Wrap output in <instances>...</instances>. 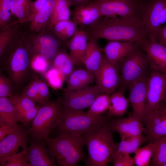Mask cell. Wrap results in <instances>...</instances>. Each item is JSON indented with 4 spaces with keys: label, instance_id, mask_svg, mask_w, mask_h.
<instances>
[{
    "label": "cell",
    "instance_id": "f546056e",
    "mask_svg": "<svg viewBox=\"0 0 166 166\" xmlns=\"http://www.w3.org/2000/svg\"><path fill=\"white\" fill-rule=\"evenodd\" d=\"M55 1L54 8L48 26L50 29L58 22L70 20L72 13L70 9L71 6L67 0H55Z\"/></svg>",
    "mask_w": 166,
    "mask_h": 166
},
{
    "label": "cell",
    "instance_id": "e0dca14e",
    "mask_svg": "<svg viewBox=\"0 0 166 166\" xmlns=\"http://www.w3.org/2000/svg\"><path fill=\"white\" fill-rule=\"evenodd\" d=\"M139 45L148 56L152 69L166 74V46L149 40Z\"/></svg>",
    "mask_w": 166,
    "mask_h": 166
},
{
    "label": "cell",
    "instance_id": "1f68e13d",
    "mask_svg": "<svg viewBox=\"0 0 166 166\" xmlns=\"http://www.w3.org/2000/svg\"><path fill=\"white\" fill-rule=\"evenodd\" d=\"M121 138V141L114 152L122 154H130L134 152L141 145L147 141L146 137L142 134Z\"/></svg>",
    "mask_w": 166,
    "mask_h": 166
},
{
    "label": "cell",
    "instance_id": "ab89813d",
    "mask_svg": "<svg viewBox=\"0 0 166 166\" xmlns=\"http://www.w3.org/2000/svg\"><path fill=\"white\" fill-rule=\"evenodd\" d=\"M9 98L18 111L30 109L36 106L35 102L21 95L14 94Z\"/></svg>",
    "mask_w": 166,
    "mask_h": 166
},
{
    "label": "cell",
    "instance_id": "f35d334b",
    "mask_svg": "<svg viewBox=\"0 0 166 166\" xmlns=\"http://www.w3.org/2000/svg\"><path fill=\"white\" fill-rule=\"evenodd\" d=\"M12 0H0V29H2L13 23L10 12Z\"/></svg>",
    "mask_w": 166,
    "mask_h": 166
},
{
    "label": "cell",
    "instance_id": "74e56055",
    "mask_svg": "<svg viewBox=\"0 0 166 166\" xmlns=\"http://www.w3.org/2000/svg\"><path fill=\"white\" fill-rule=\"evenodd\" d=\"M28 151L23 150L19 153H15L0 162L2 166H30L28 163Z\"/></svg>",
    "mask_w": 166,
    "mask_h": 166
},
{
    "label": "cell",
    "instance_id": "f5cc1de1",
    "mask_svg": "<svg viewBox=\"0 0 166 166\" xmlns=\"http://www.w3.org/2000/svg\"><path fill=\"white\" fill-rule=\"evenodd\" d=\"M163 166H166V164H164V165H163Z\"/></svg>",
    "mask_w": 166,
    "mask_h": 166
},
{
    "label": "cell",
    "instance_id": "277c9868",
    "mask_svg": "<svg viewBox=\"0 0 166 166\" xmlns=\"http://www.w3.org/2000/svg\"><path fill=\"white\" fill-rule=\"evenodd\" d=\"M46 140L48 148L59 166H76L85 157L82 136L60 132L56 138Z\"/></svg>",
    "mask_w": 166,
    "mask_h": 166
},
{
    "label": "cell",
    "instance_id": "7402d4cb",
    "mask_svg": "<svg viewBox=\"0 0 166 166\" xmlns=\"http://www.w3.org/2000/svg\"><path fill=\"white\" fill-rule=\"evenodd\" d=\"M103 55L97 40L89 38L87 46L82 58V63L86 69L96 74L101 64Z\"/></svg>",
    "mask_w": 166,
    "mask_h": 166
},
{
    "label": "cell",
    "instance_id": "603a6c76",
    "mask_svg": "<svg viewBox=\"0 0 166 166\" xmlns=\"http://www.w3.org/2000/svg\"><path fill=\"white\" fill-rule=\"evenodd\" d=\"M88 39V35L85 30L78 29L67 43L69 54L75 65H80L83 64L82 58Z\"/></svg>",
    "mask_w": 166,
    "mask_h": 166
},
{
    "label": "cell",
    "instance_id": "681fc988",
    "mask_svg": "<svg viewBox=\"0 0 166 166\" xmlns=\"http://www.w3.org/2000/svg\"><path fill=\"white\" fill-rule=\"evenodd\" d=\"M0 141L4 138L8 134L11 133L15 129H13L10 127L0 124Z\"/></svg>",
    "mask_w": 166,
    "mask_h": 166
},
{
    "label": "cell",
    "instance_id": "5b68a950",
    "mask_svg": "<svg viewBox=\"0 0 166 166\" xmlns=\"http://www.w3.org/2000/svg\"><path fill=\"white\" fill-rule=\"evenodd\" d=\"M108 122L107 118L102 115L93 116L87 112L69 109L62 105V118L57 128L60 132L81 136Z\"/></svg>",
    "mask_w": 166,
    "mask_h": 166
},
{
    "label": "cell",
    "instance_id": "cb8c5ba5",
    "mask_svg": "<svg viewBox=\"0 0 166 166\" xmlns=\"http://www.w3.org/2000/svg\"><path fill=\"white\" fill-rule=\"evenodd\" d=\"M94 79V74L86 69H75L66 79L67 87L64 91L81 89L89 86Z\"/></svg>",
    "mask_w": 166,
    "mask_h": 166
},
{
    "label": "cell",
    "instance_id": "f6af8a7d",
    "mask_svg": "<svg viewBox=\"0 0 166 166\" xmlns=\"http://www.w3.org/2000/svg\"><path fill=\"white\" fill-rule=\"evenodd\" d=\"M114 166H133L135 165L133 158L129 154H122L114 152L111 158V162Z\"/></svg>",
    "mask_w": 166,
    "mask_h": 166
},
{
    "label": "cell",
    "instance_id": "3957f363",
    "mask_svg": "<svg viewBox=\"0 0 166 166\" xmlns=\"http://www.w3.org/2000/svg\"><path fill=\"white\" fill-rule=\"evenodd\" d=\"M88 155L85 161L88 166H106L117 148L108 122L98 128L82 135Z\"/></svg>",
    "mask_w": 166,
    "mask_h": 166
},
{
    "label": "cell",
    "instance_id": "d6a6232c",
    "mask_svg": "<svg viewBox=\"0 0 166 166\" xmlns=\"http://www.w3.org/2000/svg\"><path fill=\"white\" fill-rule=\"evenodd\" d=\"M77 26L70 19L58 22L51 29L56 36L63 41L71 38L78 29Z\"/></svg>",
    "mask_w": 166,
    "mask_h": 166
},
{
    "label": "cell",
    "instance_id": "44dd1931",
    "mask_svg": "<svg viewBox=\"0 0 166 166\" xmlns=\"http://www.w3.org/2000/svg\"><path fill=\"white\" fill-rule=\"evenodd\" d=\"M71 14L72 21L77 26H89L102 16L98 7L92 1L74 8Z\"/></svg>",
    "mask_w": 166,
    "mask_h": 166
},
{
    "label": "cell",
    "instance_id": "b9f144b4",
    "mask_svg": "<svg viewBox=\"0 0 166 166\" xmlns=\"http://www.w3.org/2000/svg\"><path fill=\"white\" fill-rule=\"evenodd\" d=\"M37 77L29 82L23 88L21 95L28 97L35 102L40 104L36 85V78Z\"/></svg>",
    "mask_w": 166,
    "mask_h": 166
},
{
    "label": "cell",
    "instance_id": "9c48e42d",
    "mask_svg": "<svg viewBox=\"0 0 166 166\" xmlns=\"http://www.w3.org/2000/svg\"><path fill=\"white\" fill-rule=\"evenodd\" d=\"M140 17L148 39L158 41L156 34L166 23V0H143Z\"/></svg>",
    "mask_w": 166,
    "mask_h": 166
},
{
    "label": "cell",
    "instance_id": "60d3db41",
    "mask_svg": "<svg viewBox=\"0 0 166 166\" xmlns=\"http://www.w3.org/2000/svg\"><path fill=\"white\" fill-rule=\"evenodd\" d=\"M31 55L33 69L36 73L43 74L50 67V63L41 56Z\"/></svg>",
    "mask_w": 166,
    "mask_h": 166
},
{
    "label": "cell",
    "instance_id": "52a82bcc",
    "mask_svg": "<svg viewBox=\"0 0 166 166\" xmlns=\"http://www.w3.org/2000/svg\"><path fill=\"white\" fill-rule=\"evenodd\" d=\"M120 82L119 90L124 92L133 84L148 73L149 59L138 44L133 51L118 63Z\"/></svg>",
    "mask_w": 166,
    "mask_h": 166
},
{
    "label": "cell",
    "instance_id": "f1b7e54d",
    "mask_svg": "<svg viewBox=\"0 0 166 166\" xmlns=\"http://www.w3.org/2000/svg\"><path fill=\"white\" fill-rule=\"evenodd\" d=\"M75 65L69 54L63 49H60L58 52L52 60L50 64L51 67L57 69L66 79L75 69Z\"/></svg>",
    "mask_w": 166,
    "mask_h": 166
},
{
    "label": "cell",
    "instance_id": "8992f818",
    "mask_svg": "<svg viewBox=\"0 0 166 166\" xmlns=\"http://www.w3.org/2000/svg\"><path fill=\"white\" fill-rule=\"evenodd\" d=\"M39 104V109L29 133L37 140H46L50 132L61 121L62 104L61 100L58 98Z\"/></svg>",
    "mask_w": 166,
    "mask_h": 166
},
{
    "label": "cell",
    "instance_id": "83f0119b",
    "mask_svg": "<svg viewBox=\"0 0 166 166\" xmlns=\"http://www.w3.org/2000/svg\"><path fill=\"white\" fill-rule=\"evenodd\" d=\"M17 21L0 29V55L9 45L21 38L22 33Z\"/></svg>",
    "mask_w": 166,
    "mask_h": 166
},
{
    "label": "cell",
    "instance_id": "f907efd6",
    "mask_svg": "<svg viewBox=\"0 0 166 166\" xmlns=\"http://www.w3.org/2000/svg\"><path fill=\"white\" fill-rule=\"evenodd\" d=\"M74 9L86 4L93 0H67Z\"/></svg>",
    "mask_w": 166,
    "mask_h": 166
},
{
    "label": "cell",
    "instance_id": "e575fe53",
    "mask_svg": "<svg viewBox=\"0 0 166 166\" xmlns=\"http://www.w3.org/2000/svg\"><path fill=\"white\" fill-rule=\"evenodd\" d=\"M109 96L105 93L98 96L89 107L87 113L94 117L102 115L108 109Z\"/></svg>",
    "mask_w": 166,
    "mask_h": 166
},
{
    "label": "cell",
    "instance_id": "7c38bea8",
    "mask_svg": "<svg viewBox=\"0 0 166 166\" xmlns=\"http://www.w3.org/2000/svg\"><path fill=\"white\" fill-rule=\"evenodd\" d=\"M143 123L145 126L144 133L149 143L166 137V103L163 101L147 114Z\"/></svg>",
    "mask_w": 166,
    "mask_h": 166
},
{
    "label": "cell",
    "instance_id": "c3c4849f",
    "mask_svg": "<svg viewBox=\"0 0 166 166\" xmlns=\"http://www.w3.org/2000/svg\"><path fill=\"white\" fill-rule=\"evenodd\" d=\"M156 38L158 42L166 46V24L158 30L156 34Z\"/></svg>",
    "mask_w": 166,
    "mask_h": 166
},
{
    "label": "cell",
    "instance_id": "4fadbf2b",
    "mask_svg": "<svg viewBox=\"0 0 166 166\" xmlns=\"http://www.w3.org/2000/svg\"><path fill=\"white\" fill-rule=\"evenodd\" d=\"M64 91V96L61 100L63 105L79 110L89 108L98 96L104 93L97 85L89 86L79 90Z\"/></svg>",
    "mask_w": 166,
    "mask_h": 166
},
{
    "label": "cell",
    "instance_id": "ffe728a7",
    "mask_svg": "<svg viewBox=\"0 0 166 166\" xmlns=\"http://www.w3.org/2000/svg\"><path fill=\"white\" fill-rule=\"evenodd\" d=\"M138 45L132 41H109L103 49L104 55L108 61L117 65L132 52Z\"/></svg>",
    "mask_w": 166,
    "mask_h": 166
},
{
    "label": "cell",
    "instance_id": "5bb4252c",
    "mask_svg": "<svg viewBox=\"0 0 166 166\" xmlns=\"http://www.w3.org/2000/svg\"><path fill=\"white\" fill-rule=\"evenodd\" d=\"M97 85L105 93L110 96L118 88L120 75L118 64L115 65L108 61L105 55L98 71L95 75Z\"/></svg>",
    "mask_w": 166,
    "mask_h": 166
},
{
    "label": "cell",
    "instance_id": "4316f807",
    "mask_svg": "<svg viewBox=\"0 0 166 166\" xmlns=\"http://www.w3.org/2000/svg\"><path fill=\"white\" fill-rule=\"evenodd\" d=\"M55 3V0H49L42 9L30 22V31L33 33H39L48 26Z\"/></svg>",
    "mask_w": 166,
    "mask_h": 166
},
{
    "label": "cell",
    "instance_id": "ac0fdd59",
    "mask_svg": "<svg viewBox=\"0 0 166 166\" xmlns=\"http://www.w3.org/2000/svg\"><path fill=\"white\" fill-rule=\"evenodd\" d=\"M112 131L118 132L121 138L142 135L144 130L143 123L138 119L131 115L124 118H119L109 123Z\"/></svg>",
    "mask_w": 166,
    "mask_h": 166
},
{
    "label": "cell",
    "instance_id": "6da1fadb",
    "mask_svg": "<svg viewBox=\"0 0 166 166\" xmlns=\"http://www.w3.org/2000/svg\"><path fill=\"white\" fill-rule=\"evenodd\" d=\"M89 38L98 40L132 41L138 45L149 40L140 17L101 16L85 30Z\"/></svg>",
    "mask_w": 166,
    "mask_h": 166
},
{
    "label": "cell",
    "instance_id": "bcb514c9",
    "mask_svg": "<svg viewBox=\"0 0 166 166\" xmlns=\"http://www.w3.org/2000/svg\"><path fill=\"white\" fill-rule=\"evenodd\" d=\"M39 107L40 105L38 104L32 109L23 111H17L19 121L21 122L25 126L27 125L35 117Z\"/></svg>",
    "mask_w": 166,
    "mask_h": 166
},
{
    "label": "cell",
    "instance_id": "816d5d0a",
    "mask_svg": "<svg viewBox=\"0 0 166 166\" xmlns=\"http://www.w3.org/2000/svg\"><path fill=\"white\" fill-rule=\"evenodd\" d=\"M164 103H166V97H165L164 100Z\"/></svg>",
    "mask_w": 166,
    "mask_h": 166
},
{
    "label": "cell",
    "instance_id": "7bdbcfd3",
    "mask_svg": "<svg viewBox=\"0 0 166 166\" xmlns=\"http://www.w3.org/2000/svg\"><path fill=\"white\" fill-rule=\"evenodd\" d=\"M14 88L10 79L0 72V97H9L13 95Z\"/></svg>",
    "mask_w": 166,
    "mask_h": 166
},
{
    "label": "cell",
    "instance_id": "d4e9b609",
    "mask_svg": "<svg viewBox=\"0 0 166 166\" xmlns=\"http://www.w3.org/2000/svg\"><path fill=\"white\" fill-rule=\"evenodd\" d=\"M19 121L17 109L10 101L9 97H0V124L16 129L19 126Z\"/></svg>",
    "mask_w": 166,
    "mask_h": 166
},
{
    "label": "cell",
    "instance_id": "8d00e7d4",
    "mask_svg": "<svg viewBox=\"0 0 166 166\" xmlns=\"http://www.w3.org/2000/svg\"><path fill=\"white\" fill-rule=\"evenodd\" d=\"M43 75L48 84L55 89L61 88L64 81L66 80L57 69L52 67L50 66Z\"/></svg>",
    "mask_w": 166,
    "mask_h": 166
},
{
    "label": "cell",
    "instance_id": "ee69618b",
    "mask_svg": "<svg viewBox=\"0 0 166 166\" xmlns=\"http://www.w3.org/2000/svg\"><path fill=\"white\" fill-rule=\"evenodd\" d=\"M36 82L40 104L49 101L50 94L48 84L45 81L37 76L36 78Z\"/></svg>",
    "mask_w": 166,
    "mask_h": 166
},
{
    "label": "cell",
    "instance_id": "836d02e7",
    "mask_svg": "<svg viewBox=\"0 0 166 166\" xmlns=\"http://www.w3.org/2000/svg\"><path fill=\"white\" fill-rule=\"evenodd\" d=\"M152 144L153 153L151 165L163 166L166 164V137L159 138Z\"/></svg>",
    "mask_w": 166,
    "mask_h": 166
},
{
    "label": "cell",
    "instance_id": "ba28073f",
    "mask_svg": "<svg viewBox=\"0 0 166 166\" xmlns=\"http://www.w3.org/2000/svg\"><path fill=\"white\" fill-rule=\"evenodd\" d=\"M22 39L32 55L42 57L50 63L60 50V40L52 29L48 26L40 32L35 33L29 30L22 33Z\"/></svg>",
    "mask_w": 166,
    "mask_h": 166
},
{
    "label": "cell",
    "instance_id": "7a4b0ae2",
    "mask_svg": "<svg viewBox=\"0 0 166 166\" xmlns=\"http://www.w3.org/2000/svg\"><path fill=\"white\" fill-rule=\"evenodd\" d=\"M31 60L22 38L7 46L0 55V72H6L14 90H18L37 76L32 68Z\"/></svg>",
    "mask_w": 166,
    "mask_h": 166
},
{
    "label": "cell",
    "instance_id": "8fae6325",
    "mask_svg": "<svg viewBox=\"0 0 166 166\" xmlns=\"http://www.w3.org/2000/svg\"><path fill=\"white\" fill-rule=\"evenodd\" d=\"M166 95V74L152 70L147 81L146 115L164 101Z\"/></svg>",
    "mask_w": 166,
    "mask_h": 166
},
{
    "label": "cell",
    "instance_id": "d590c367",
    "mask_svg": "<svg viewBox=\"0 0 166 166\" xmlns=\"http://www.w3.org/2000/svg\"><path fill=\"white\" fill-rule=\"evenodd\" d=\"M153 147L152 143H149L147 145L139 148L135 152L133 158L135 165L137 166L149 165L153 155Z\"/></svg>",
    "mask_w": 166,
    "mask_h": 166
},
{
    "label": "cell",
    "instance_id": "2e32d148",
    "mask_svg": "<svg viewBox=\"0 0 166 166\" xmlns=\"http://www.w3.org/2000/svg\"><path fill=\"white\" fill-rule=\"evenodd\" d=\"M29 132L19 127L8 134L0 142V162L14 154L17 153L21 147L28 151L27 135Z\"/></svg>",
    "mask_w": 166,
    "mask_h": 166
},
{
    "label": "cell",
    "instance_id": "30bf717a",
    "mask_svg": "<svg viewBox=\"0 0 166 166\" xmlns=\"http://www.w3.org/2000/svg\"><path fill=\"white\" fill-rule=\"evenodd\" d=\"M142 0H93L92 1L98 7L102 16L140 18Z\"/></svg>",
    "mask_w": 166,
    "mask_h": 166
},
{
    "label": "cell",
    "instance_id": "7dc6e473",
    "mask_svg": "<svg viewBox=\"0 0 166 166\" xmlns=\"http://www.w3.org/2000/svg\"><path fill=\"white\" fill-rule=\"evenodd\" d=\"M49 0H36L30 3L31 14L27 22H30L42 9Z\"/></svg>",
    "mask_w": 166,
    "mask_h": 166
},
{
    "label": "cell",
    "instance_id": "d6986e66",
    "mask_svg": "<svg viewBox=\"0 0 166 166\" xmlns=\"http://www.w3.org/2000/svg\"><path fill=\"white\" fill-rule=\"evenodd\" d=\"M27 159L30 166H57L56 160L42 143L38 141L30 143L28 150Z\"/></svg>",
    "mask_w": 166,
    "mask_h": 166
},
{
    "label": "cell",
    "instance_id": "484cf974",
    "mask_svg": "<svg viewBox=\"0 0 166 166\" xmlns=\"http://www.w3.org/2000/svg\"><path fill=\"white\" fill-rule=\"evenodd\" d=\"M121 90L115 92L109 96V105L107 112L108 117L123 116L128 108L129 101Z\"/></svg>",
    "mask_w": 166,
    "mask_h": 166
},
{
    "label": "cell",
    "instance_id": "9a60e30c",
    "mask_svg": "<svg viewBox=\"0 0 166 166\" xmlns=\"http://www.w3.org/2000/svg\"><path fill=\"white\" fill-rule=\"evenodd\" d=\"M148 73L132 85L129 90V100L132 108L131 115L142 123L146 116V85Z\"/></svg>",
    "mask_w": 166,
    "mask_h": 166
},
{
    "label": "cell",
    "instance_id": "4dcf8cb0",
    "mask_svg": "<svg viewBox=\"0 0 166 166\" xmlns=\"http://www.w3.org/2000/svg\"><path fill=\"white\" fill-rule=\"evenodd\" d=\"M31 0H12L10 12L12 15L16 17L18 23L28 22L31 14Z\"/></svg>",
    "mask_w": 166,
    "mask_h": 166
}]
</instances>
